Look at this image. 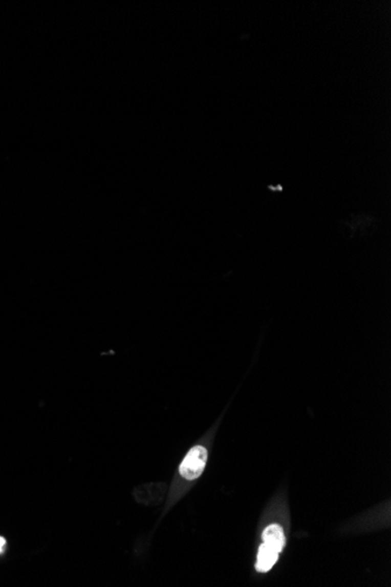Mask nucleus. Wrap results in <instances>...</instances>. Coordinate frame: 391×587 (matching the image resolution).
<instances>
[{"label":"nucleus","instance_id":"7ed1b4c3","mask_svg":"<svg viewBox=\"0 0 391 587\" xmlns=\"http://www.w3.org/2000/svg\"><path fill=\"white\" fill-rule=\"evenodd\" d=\"M264 544L271 546L276 552L283 551L285 546V535L279 525H270L263 533Z\"/></svg>","mask_w":391,"mask_h":587},{"label":"nucleus","instance_id":"f03ea898","mask_svg":"<svg viewBox=\"0 0 391 587\" xmlns=\"http://www.w3.org/2000/svg\"><path fill=\"white\" fill-rule=\"evenodd\" d=\"M279 552L266 544H263L259 549L258 561H256V571L259 572H268L278 560Z\"/></svg>","mask_w":391,"mask_h":587},{"label":"nucleus","instance_id":"20e7f679","mask_svg":"<svg viewBox=\"0 0 391 587\" xmlns=\"http://www.w3.org/2000/svg\"><path fill=\"white\" fill-rule=\"evenodd\" d=\"M5 544H6V540H5V538L0 537V552L3 551V548H4V546H5Z\"/></svg>","mask_w":391,"mask_h":587},{"label":"nucleus","instance_id":"f257e3e1","mask_svg":"<svg viewBox=\"0 0 391 587\" xmlns=\"http://www.w3.org/2000/svg\"><path fill=\"white\" fill-rule=\"evenodd\" d=\"M206 460L207 451L205 448L202 446L193 447L192 449L187 452L185 458L183 459L181 468H179V472H181V475L185 479L192 480L198 478L202 475L203 470H204Z\"/></svg>","mask_w":391,"mask_h":587}]
</instances>
